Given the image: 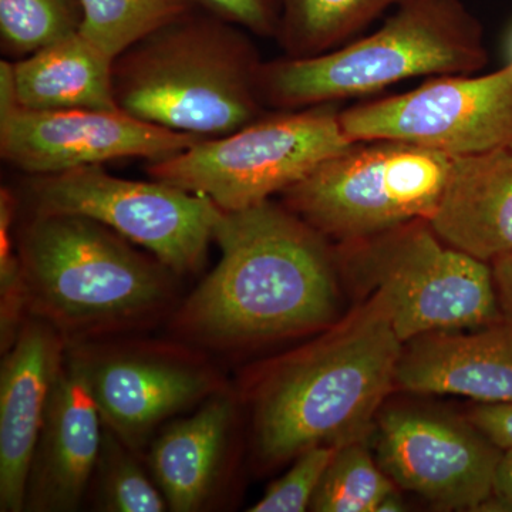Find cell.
I'll use <instances>...</instances> for the list:
<instances>
[{"instance_id":"cell-26","label":"cell","mask_w":512,"mask_h":512,"mask_svg":"<svg viewBox=\"0 0 512 512\" xmlns=\"http://www.w3.org/2000/svg\"><path fill=\"white\" fill-rule=\"evenodd\" d=\"M338 447L319 446L303 451L291 470L272 483L249 512H303L311 510L313 497Z\"/></svg>"},{"instance_id":"cell-2","label":"cell","mask_w":512,"mask_h":512,"mask_svg":"<svg viewBox=\"0 0 512 512\" xmlns=\"http://www.w3.org/2000/svg\"><path fill=\"white\" fill-rule=\"evenodd\" d=\"M403 346L372 295L319 338L251 372L237 396L251 412L259 466H279L313 447L366 441L396 387Z\"/></svg>"},{"instance_id":"cell-15","label":"cell","mask_w":512,"mask_h":512,"mask_svg":"<svg viewBox=\"0 0 512 512\" xmlns=\"http://www.w3.org/2000/svg\"><path fill=\"white\" fill-rule=\"evenodd\" d=\"M103 420L79 367L64 357L30 464L25 511L79 510L99 458Z\"/></svg>"},{"instance_id":"cell-4","label":"cell","mask_w":512,"mask_h":512,"mask_svg":"<svg viewBox=\"0 0 512 512\" xmlns=\"http://www.w3.org/2000/svg\"><path fill=\"white\" fill-rule=\"evenodd\" d=\"M202 10L114 59V97L123 113L204 138L227 136L264 117L262 62L254 46L239 26Z\"/></svg>"},{"instance_id":"cell-29","label":"cell","mask_w":512,"mask_h":512,"mask_svg":"<svg viewBox=\"0 0 512 512\" xmlns=\"http://www.w3.org/2000/svg\"><path fill=\"white\" fill-rule=\"evenodd\" d=\"M483 511L512 512V448L501 457L493 494Z\"/></svg>"},{"instance_id":"cell-9","label":"cell","mask_w":512,"mask_h":512,"mask_svg":"<svg viewBox=\"0 0 512 512\" xmlns=\"http://www.w3.org/2000/svg\"><path fill=\"white\" fill-rule=\"evenodd\" d=\"M128 336L67 345V355L86 380L104 426L144 457L165 421L228 384L204 350L173 338Z\"/></svg>"},{"instance_id":"cell-16","label":"cell","mask_w":512,"mask_h":512,"mask_svg":"<svg viewBox=\"0 0 512 512\" xmlns=\"http://www.w3.org/2000/svg\"><path fill=\"white\" fill-rule=\"evenodd\" d=\"M396 387L420 394H453L478 403H512V320L404 343Z\"/></svg>"},{"instance_id":"cell-32","label":"cell","mask_w":512,"mask_h":512,"mask_svg":"<svg viewBox=\"0 0 512 512\" xmlns=\"http://www.w3.org/2000/svg\"><path fill=\"white\" fill-rule=\"evenodd\" d=\"M404 510H406V504H404L402 495H400L397 488L392 493L387 494L376 508V512H400Z\"/></svg>"},{"instance_id":"cell-31","label":"cell","mask_w":512,"mask_h":512,"mask_svg":"<svg viewBox=\"0 0 512 512\" xmlns=\"http://www.w3.org/2000/svg\"><path fill=\"white\" fill-rule=\"evenodd\" d=\"M18 89H16L15 66L8 60L0 62V123L8 120L20 109Z\"/></svg>"},{"instance_id":"cell-33","label":"cell","mask_w":512,"mask_h":512,"mask_svg":"<svg viewBox=\"0 0 512 512\" xmlns=\"http://www.w3.org/2000/svg\"><path fill=\"white\" fill-rule=\"evenodd\" d=\"M511 62H512V42H511Z\"/></svg>"},{"instance_id":"cell-18","label":"cell","mask_w":512,"mask_h":512,"mask_svg":"<svg viewBox=\"0 0 512 512\" xmlns=\"http://www.w3.org/2000/svg\"><path fill=\"white\" fill-rule=\"evenodd\" d=\"M429 225L441 241L491 262L512 252V146L451 157Z\"/></svg>"},{"instance_id":"cell-6","label":"cell","mask_w":512,"mask_h":512,"mask_svg":"<svg viewBox=\"0 0 512 512\" xmlns=\"http://www.w3.org/2000/svg\"><path fill=\"white\" fill-rule=\"evenodd\" d=\"M451 156L397 140L359 141L282 192L284 205L323 237L366 241L429 221Z\"/></svg>"},{"instance_id":"cell-1","label":"cell","mask_w":512,"mask_h":512,"mask_svg":"<svg viewBox=\"0 0 512 512\" xmlns=\"http://www.w3.org/2000/svg\"><path fill=\"white\" fill-rule=\"evenodd\" d=\"M214 242L220 261L167 320L173 339L225 353L336 323L338 259L326 237L285 205L222 211Z\"/></svg>"},{"instance_id":"cell-30","label":"cell","mask_w":512,"mask_h":512,"mask_svg":"<svg viewBox=\"0 0 512 512\" xmlns=\"http://www.w3.org/2000/svg\"><path fill=\"white\" fill-rule=\"evenodd\" d=\"M495 291L505 318L512 320V252L491 262Z\"/></svg>"},{"instance_id":"cell-3","label":"cell","mask_w":512,"mask_h":512,"mask_svg":"<svg viewBox=\"0 0 512 512\" xmlns=\"http://www.w3.org/2000/svg\"><path fill=\"white\" fill-rule=\"evenodd\" d=\"M26 312L67 345L134 335L170 319L178 276L101 222L33 211L16 227Z\"/></svg>"},{"instance_id":"cell-13","label":"cell","mask_w":512,"mask_h":512,"mask_svg":"<svg viewBox=\"0 0 512 512\" xmlns=\"http://www.w3.org/2000/svg\"><path fill=\"white\" fill-rule=\"evenodd\" d=\"M204 137L178 133L123 111L29 110L0 123L3 160L30 175L63 173L119 158L164 160Z\"/></svg>"},{"instance_id":"cell-27","label":"cell","mask_w":512,"mask_h":512,"mask_svg":"<svg viewBox=\"0 0 512 512\" xmlns=\"http://www.w3.org/2000/svg\"><path fill=\"white\" fill-rule=\"evenodd\" d=\"M200 8L258 36H276L281 0H197Z\"/></svg>"},{"instance_id":"cell-21","label":"cell","mask_w":512,"mask_h":512,"mask_svg":"<svg viewBox=\"0 0 512 512\" xmlns=\"http://www.w3.org/2000/svg\"><path fill=\"white\" fill-rule=\"evenodd\" d=\"M80 33L113 59L198 8L197 0H80Z\"/></svg>"},{"instance_id":"cell-23","label":"cell","mask_w":512,"mask_h":512,"mask_svg":"<svg viewBox=\"0 0 512 512\" xmlns=\"http://www.w3.org/2000/svg\"><path fill=\"white\" fill-rule=\"evenodd\" d=\"M396 488L365 441H355L336 450L313 497L311 511L376 512L380 501Z\"/></svg>"},{"instance_id":"cell-7","label":"cell","mask_w":512,"mask_h":512,"mask_svg":"<svg viewBox=\"0 0 512 512\" xmlns=\"http://www.w3.org/2000/svg\"><path fill=\"white\" fill-rule=\"evenodd\" d=\"M348 245L346 269L383 302L403 343L504 319L491 264L441 241L427 221Z\"/></svg>"},{"instance_id":"cell-17","label":"cell","mask_w":512,"mask_h":512,"mask_svg":"<svg viewBox=\"0 0 512 512\" xmlns=\"http://www.w3.org/2000/svg\"><path fill=\"white\" fill-rule=\"evenodd\" d=\"M238 406L237 393L224 390L151 440L144 457L168 510L202 511L217 497L231 461Z\"/></svg>"},{"instance_id":"cell-20","label":"cell","mask_w":512,"mask_h":512,"mask_svg":"<svg viewBox=\"0 0 512 512\" xmlns=\"http://www.w3.org/2000/svg\"><path fill=\"white\" fill-rule=\"evenodd\" d=\"M404 0H281L276 36L289 57H313L343 45Z\"/></svg>"},{"instance_id":"cell-14","label":"cell","mask_w":512,"mask_h":512,"mask_svg":"<svg viewBox=\"0 0 512 512\" xmlns=\"http://www.w3.org/2000/svg\"><path fill=\"white\" fill-rule=\"evenodd\" d=\"M67 342L45 320L26 316L0 366V511H25L30 464Z\"/></svg>"},{"instance_id":"cell-24","label":"cell","mask_w":512,"mask_h":512,"mask_svg":"<svg viewBox=\"0 0 512 512\" xmlns=\"http://www.w3.org/2000/svg\"><path fill=\"white\" fill-rule=\"evenodd\" d=\"M82 25L80 0H0V42L10 56L32 55L76 35Z\"/></svg>"},{"instance_id":"cell-8","label":"cell","mask_w":512,"mask_h":512,"mask_svg":"<svg viewBox=\"0 0 512 512\" xmlns=\"http://www.w3.org/2000/svg\"><path fill=\"white\" fill-rule=\"evenodd\" d=\"M339 114L322 104L261 117L227 136L202 138L173 157L150 161L147 173L210 198L222 211L245 210L282 194L352 146Z\"/></svg>"},{"instance_id":"cell-11","label":"cell","mask_w":512,"mask_h":512,"mask_svg":"<svg viewBox=\"0 0 512 512\" xmlns=\"http://www.w3.org/2000/svg\"><path fill=\"white\" fill-rule=\"evenodd\" d=\"M346 137L397 140L447 156L512 146V62L483 76H439L339 114Z\"/></svg>"},{"instance_id":"cell-22","label":"cell","mask_w":512,"mask_h":512,"mask_svg":"<svg viewBox=\"0 0 512 512\" xmlns=\"http://www.w3.org/2000/svg\"><path fill=\"white\" fill-rule=\"evenodd\" d=\"M134 453L103 424L99 458L92 484L94 510L104 512H163L168 510L160 488Z\"/></svg>"},{"instance_id":"cell-19","label":"cell","mask_w":512,"mask_h":512,"mask_svg":"<svg viewBox=\"0 0 512 512\" xmlns=\"http://www.w3.org/2000/svg\"><path fill=\"white\" fill-rule=\"evenodd\" d=\"M113 57L82 33L22 57L15 66L20 106L29 110L119 111Z\"/></svg>"},{"instance_id":"cell-10","label":"cell","mask_w":512,"mask_h":512,"mask_svg":"<svg viewBox=\"0 0 512 512\" xmlns=\"http://www.w3.org/2000/svg\"><path fill=\"white\" fill-rule=\"evenodd\" d=\"M28 191L33 211L99 221L180 276L201 271L222 212L204 195L157 180H124L101 165L32 175Z\"/></svg>"},{"instance_id":"cell-25","label":"cell","mask_w":512,"mask_h":512,"mask_svg":"<svg viewBox=\"0 0 512 512\" xmlns=\"http://www.w3.org/2000/svg\"><path fill=\"white\" fill-rule=\"evenodd\" d=\"M18 197L9 187L0 190V346L6 352L15 342L26 312L25 285L18 249L16 215Z\"/></svg>"},{"instance_id":"cell-12","label":"cell","mask_w":512,"mask_h":512,"mask_svg":"<svg viewBox=\"0 0 512 512\" xmlns=\"http://www.w3.org/2000/svg\"><path fill=\"white\" fill-rule=\"evenodd\" d=\"M377 463L397 487L441 510L483 511L504 451L470 421L390 409L376 421Z\"/></svg>"},{"instance_id":"cell-5","label":"cell","mask_w":512,"mask_h":512,"mask_svg":"<svg viewBox=\"0 0 512 512\" xmlns=\"http://www.w3.org/2000/svg\"><path fill=\"white\" fill-rule=\"evenodd\" d=\"M487 63L481 28L461 0H404L372 35L313 57L262 63L259 93L281 110L322 106L420 76Z\"/></svg>"},{"instance_id":"cell-28","label":"cell","mask_w":512,"mask_h":512,"mask_svg":"<svg viewBox=\"0 0 512 512\" xmlns=\"http://www.w3.org/2000/svg\"><path fill=\"white\" fill-rule=\"evenodd\" d=\"M467 420L501 450L512 448V403H481Z\"/></svg>"}]
</instances>
